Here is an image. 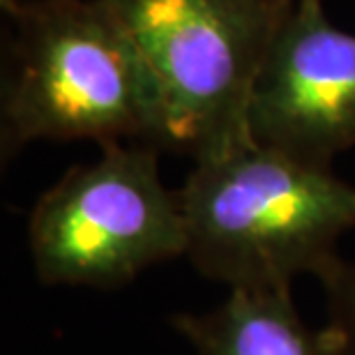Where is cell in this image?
I'll return each instance as SVG.
<instances>
[{
    "label": "cell",
    "instance_id": "cell-1",
    "mask_svg": "<svg viewBox=\"0 0 355 355\" xmlns=\"http://www.w3.org/2000/svg\"><path fill=\"white\" fill-rule=\"evenodd\" d=\"M0 148L35 141L164 146V113L144 55L104 0H31L10 19Z\"/></svg>",
    "mask_w": 355,
    "mask_h": 355
},
{
    "label": "cell",
    "instance_id": "cell-2",
    "mask_svg": "<svg viewBox=\"0 0 355 355\" xmlns=\"http://www.w3.org/2000/svg\"><path fill=\"white\" fill-rule=\"evenodd\" d=\"M178 198L184 257L231 291H286L297 275L323 279L355 226V184L257 141L194 162Z\"/></svg>",
    "mask_w": 355,
    "mask_h": 355
},
{
    "label": "cell",
    "instance_id": "cell-3",
    "mask_svg": "<svg viewBox=\"0 0 355 355\" xmlns=\"http://www.w3.org/2000/svg\"><path fill=\"white\" fill-rule=\"evenodd\" d=\"M144 55L164 113L162 150L212 159L252 144L261 67L293 0H104Z\"/></svg>",
    "mask_w": 355,
    "mask_h": 355
},
{
    "label": "cell",
    "instance_id": "cell-4",
    "mask_svg": "<svg viewBox=\"0 0 355 355\" xmlns=\"http://www.w3.org/2000/svg\"><path fill=\"white\" fill-rule=\"evenodd\" d=\"M28 250L46 286L118 288L144 270L187 254L178 189L166 187L159 150L104 146L72 166L33 205Z\"/></svg>",
    "mask_w": 355,
    "mask_h": 355
},
{
    "label": "cell",
    "instance_id": "cell-5",
    "mask_svg": "<svg viewBox=\"0 0 355 355\" xmlns=\"http://www.w3.org/2000/svg\"><path fill=\"white\" fill-rule=\"evenodd\" d=\"M252 137L307 164L330 168L355 146V35L339 31L323 0H293L261 67Z\"/></svg>",
    "mask_w": 355,
    "mask_h": 355
},
{
    "label": "cell",
    "instance_id": "cell-6",
    "mask_svg": "<svg viewBox=\"0 0 355 355\" xmlns=\"http://www.w3.org/2000/svg\"><path fill=\"white\" fill-rule=\"evenodd\" d=\"M171 325L194 355H335L311 330L286 291H231L208 311H182Z\"/></svg>",
    "mask_w": 355,
    "mask_h": 355
},
{
    "label": "cell",
    "instance_id": "cell-7",
    "mask_svg": "<svg viewBox=\"0 0 355 355\" xmlns=\"http://www.w3.org/2000/svg\"><path fill=\"white\" fill-rule=\"evenodd\" d=\"M328 300L325 342L335 355H355V261H342L321 279Z\"/></svg>",
    "mask_w": 355,
    "mask_h": 355
},
{
    "label": "cell",
    "instance_id": "cell-8",
    "mask_svg": "<svg viewBox=\"0 0 355 355\" xmlns=\"http://www.w3.org/2000/svg\"><path fill=\"white\" fill-rule=\"evenodd\" d=\"M24 5H26V0H0V7H3V14L7 19H12Z\"/></svg>",
    "mask_w": 355,
    "mask_h": 355
}]
</instances>
